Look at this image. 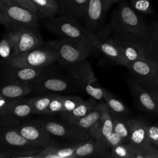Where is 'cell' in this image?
<instances>
[{
	"mask_svg": "<svg viewBox=\"0 0 158 158\" xmlns=\"http://www.w3.org/2000/svg\"><path fill=\"white\" fill-rule=\"evenodd\" d=\"M56 1H57V0H56Z\"/></svg>",
	"mask_w": 158,
	"mask_h": 158,
	"instance_id": "cell-47",
	"label": "cell"
},
{
	"mask_svg": "<svg viewBox=\"0 0 158 158\" xmlns=\"http://www.w3.org/2000/svg\"><path fill=\"white\" fill-rule=\"evenodd\" d=\"M64 112L63 96L57 94L51 101L45 114H60Z\"/></svg>",
	"mask_w": 158,
	"mask_h": 158,
	"instance_id": "cell-33",
	"label": "cell"
},
{
	"mask_svg": "<svg viewBox=\"0 0 158 158\" xmlns=\"http://www.w3.org/2000/svg\"><path fill=\"white\" fill-rule=\"evenodd\" d=\"M149 31L151 36L158 44V21L154 22L149 25Z\"/></svg>",
	"mask_w": 158,
	"mask_h": 158,
	"instance_id": "cell-39",
	"label": "cell"
},
{
	"mask_svg": "<svg viewBox=\"0 0 158 158\" xmlns=\"http://www.w3.org/2000/svg\"><path fill=\"white\" fill-rule=\"evenodd\" d=\"M89 0H66V15L78 19L85 17Z\"/></svg>",
	"mask_w": 158,
	"mask_h": 158,
	"instance_id": "cell-27",
	"label": "cell"
},
{
	"mask_svg": "<svg viewBox=\"0 0 158 158\" xmlns=\"http://www.w3.org/2000/svg\"><path fill=\"white\" fill-rule=\"evenodd\" d=\"M57 1H64V0H57Z\"/></svg>",
	"mask_w": 158,
	"mask_h": 158,
	"instance_id": "cell-46",
	"label": "cell"
},
{
	"mask_svg": "<svg viewBox=\"0 0 158 158\" xmlns=\"http://www.w3.org/2000/svg\"><path fill=\"white\" fill-rule=\"evenodd\" d=\"M67 69L70 75L85 93L96 100L103 99L104 88L99 86L92 67L86 59L70 65Z\"/></svg>",
	"mask_w": 158,
	"mask_h": 158,
	"instance_id": "cell-6",
	"label": "cell"
},
{
	"mask_svg": "<svg viewBox=\"0 0 158 158\" xmlns=\"http://www.w3.org/2000/svg\"><path fill=\"white\" fill-rule=\"evenodd\" d=\"M133 77L149 91L158 89V65L148 60H136L126 64Z\"/></svg>",
	"mask_w": 158,
	"mask_h": 158,
	"instance_id": "cell-9",
	"label": "cell"
},
{
	"mask_svg": "<svg viewBox=\"0 0 158 158\" xmlns=\"http://www.w3.org/2000/svg\"><path fill=\"white\" fill-rule=\"evenodd\" d=\"M106 1L111 6L112 4L117 2L118 0H106Z\"/></svg>",
	"mask_w": 158,
	"mask_h": 158,
	"instance_id": "cell-44",
	"label": "cell"
},
{
	"mask_svg": "<svg viewBox=\"0 0 158 158\" xmlns=\"http://www.w3.org/2000/svg\"><path fill=\"white\" fill-rule=\"evenodd\" d=\"M110 157L132 158V156L127 143H123L110 149Z\"/></svg>",
	"mask_w": 158,
	"mask_h": 158,
	"instance_id": "cell-32",
	"label": "cell"
},
{
	"mask_svg": "<svg viewBox=\"0 0 158 158\" xmlns=\"http://www.w3.org/2000/svg\"><path fill=\"white\" fill-rule=\"evenodd\" d=\"M13 49L10 39L7 34L0 41V56L1 59H7L12 56Z\"/></svg>",
	"mask_w": 158,
	"mask_h": 158,
	"instance_id": "cell-35",
	"label": "cell"
},
{
	"mask_svg": "<svg viewBox=\"0 0 158 158\" xmlns=\"http://www.w3.org/2000/svg\"><path fill=\"white\" fill-rule=\"evenodd\" d=\"M113 131L120 136L125 143L128 142L130 131L125 121L114 117V127Z\"/></svg>",
	"mask_w": 158,
	"mask_h": 158,
	"instance_id": "cell-31",
	"label": "cell"
},
{
	"mask_svg": "<svg viewBox=\"0 0 158 158\" xmlns=\"http://www.w3.org/2000/svg\"><path fill=\"white\" fill-rule=\"evenodd\" d=\"M4 126L6 127V118L3 112L0 110V127H4Z\"/></svg>",
	"mask_w": 158,
	"mask_h": 158,
	"instance_id": "cell-42",
	"label": "cell"
},
{
	"mask_svg": "<svg viewBox=\"0 0 158 158\" xmlns=\"http://www.w3.org/2000/svg\"><path fill=\"white\" fill-rule=\"evenodd\" d=\"M146 136L149 143L158 148V125L148 123Z\"/></svg>",
	"mask_w": 158,
	"mask_h": 158,
	"instance_id": "cell-37",
	"label": "cell"
},
{
	"mask_svg": "<svg viewBox=\"0 0 158 158\" xmlns=\"http://www.w3.org/2000/svg\"><path fill=\"white\" fill-rule=\"evenodd\" d=\"M97 103L96 99L91 98L87 101L81 102L71 111L60 113L61 117L67 122L77 120L86 115Z\"/></svg>",
	"mask_w": 158,
	"mask_h": 158,
	"instance_id": "cell-25",
	"label": "cell"
},
{
	"mask_svg": "<svg viewBox=\"0 0 158 158\" xmlns=\"http://www.w3.org/2000/svg\"><path fill=\"white\" fill-rule=\"evenodd\" d=\"M113 113L106 104L101 117L88 130L90 138L99 140L105 144L106 139L113 131Z\"/></svg>",
	"mask_w": 158,
	"mask_h": 158,
	"instance_id": "cell-18",
	"label": "cell"
},
{
	"mask_svg": "<svg viewBox=\"0 0 158 158\" xmlns=\"http://www.w3.org/2000/svg\"><path fill=\"white\" fill-rule=\"evenodd\" d=\"M110 6L106 0H89L85 17V28L96 34L106 12Z\"/></svg>",
	"mask_w": 158,
	"mask_h": 158,
	"instance_id": "cell-17",
	"label": "cell"
},
{
	"mask_svg": "<svg viewBox=\"0 0 158 158\" xmlns=\"http://www.w3.org/2000/svg\"><path fill=\"white\" fill-rule=\"evenodd\" d=\"M0 1L3 2L4 3H6V4H12V2L10 0H0Z\"/></svg>",
	"mask_w": 158,
	"mask_h": 158,
	"instance_id": "cell-45",
	"label": "cell"
},
{
	"mask_svg": "<svg viewBox=\"0 0 158 158\" xmlns=\"http://www.w3.org/2000/svg\"><path fill=\"white\" fill-rule=\"evenodd\" d=\"M96 48L112 62L117 65L125 66L126 62L122 57L119 48L115 43L112 38L104 40L99 38Z\"/></svg>",
	"mask_w": 158,
	"mask_h": 158,
	"instance_id": "cell-22",
	"label": "cell"
},
{
	"mask_svg": "<svg viewBox=\"0 0 158 158\" xmlns=\"http://www.w3.org/2000/svg\"><path fill=\"white\" fill-rule=\"evenodd\" d=\"M10 1L14 4L18 5L19 6L25 7V8L36 13V14H38L35 6H34V4L31 2V1L30 0H10Z\"/></svg>",
	"mask_w": 158,
	"mask_h": 158,
	"instance_id": "cell-38",
	"label": "cell"
},
{
	"mask_svg": "<svg viewBox=\"0 0 158 158\" xmlns=\"http://www.w3.org/2000/svg\"><path fill=\"white\" fill-rule=\"evenodd\" d=\"M46 25L51 32L62 38L82 42L96 48L99 36L88 31L72 16L65 14L53 18L47 22Z\"/></svg>",
	"mask_w": 158,
	"mask_h": 158,
	"instance_id": "cell-2",
	"label": "cell"
},
{
	"mask_svg": "<svg viewBox=\"0 0 158 158\" xmlns=\"http://www.w3.org/2000/svg\"><path fill=\"white\" fill-rule=\"evenodd\" d=\"M31 86L32 91L39 93L59 94L72 90V83L67 78L46 72Z\"/></svg>",
	"mask_w": 158,
	"mask_h": 158,
	"instance_id": "cell-11",
	"label": "cell"
},
{
	"mask_svg": "<svg viewBox=\"0 0 158 158\" xmlns=\"http://www.w3.org/2000/svg\"><path fill=\"white\" fill-rule=\"evenodd\" d=\"M20 134L33 146L43 149L51 142V135L45 128L43 122L33 120L15 127Z\"/></svg>",
	"mask_w": 158,
	"mask_h": 158,
	"instance_id": "cell-12",
	"label": "cell"
},
{
	"mask_svg": "<svg viewBox=\"0 0 158 158\" xmlns=\"http://www.w3.org/2000/svg\"><path fill=\"white\" fill-rule=\"evenodd\" d=\"M110 157L109 149L101 141L93 138L84 140L75 151L73 158Z\"/></svg>",
	"mask_w": 158,
	"mask_h": 158,
	"instance_id": "cell-19",
	"label": "cell"
},
{
	"mask_svg": "<svg viewBox=\"0 0 158 158\" xmlns=\"http://www.w3.org/2000/svg\"><path fill=\"white\" fill-rule=\"evenodd\" d=\"M131 7L138 12L149 14L152 12L150 0H131Z\"/></svg>",
	"mask_w": 158,
	"mask_h": 158,
	"instance_id": "cell-34",
	"label": "cell"
},
{
	"mask_svg": "<svg viewBox=\"0 0 158 158\" xmlns=\"http://www.w3.org/2000/svg\"><path fill=\"white\" fill-rule=\"evenodd\" d=\"M149 92L151 93V94H152V96H153V98H154V99L156 100V101L158 104V89L152 90V91H151Z\"/></svg>",
	"mask_w": 158,
	"mask_h": 158,
	"instance_id": "cell-43",
	"label": "cell"
},
{
	"mask_svg": "<svg viewBox=\"0 0 158 158\" xmlns=\"http://www.w3.org/2000/svg\"><path fill=\"white\" fill-rule=\"evenodd\" d=\"M35 6L38 14L43 17H51L57 12L59 6L56 0H30Z\"/></svg>",
	"mask_w": 158,
	"mask_h": 158,
	"instance_id": "cell-28",
	"label": "cell"
},
{
	"mask_svg": "<svg viewBox=\"0 0 158 158\" xmlns=\"http://www.w3.org/2000/svg\"><path fill=\"white\" fill-rule=\"evenodd\" d=\"M127 85L138 106L146 112L158 115V104L151 93L134 77L127 79Z\"/></svg>",
	"mask_w": 158,
	"mask_h": 158,
	"instance_id": "cell-14",
	"label": "cell"
},
{
	"mask_svg": "<svg viewBox=\"0 0 158 158\" xmlns=\"http://www.w3.org/2000/svg\"><path fill=\"white\" fill-rule=\"evenodd\" d=\"M112 39L119 48L126 64L142 59L158 65V44L151 36L150 31L147 35L115 33Z\"/></svg>",
	"mask_w": 158,
	"mask_h": 158,
	"instance_id": "cell-1",
	"label": "cell"
},
{
	"mask_svg": "<svg viewBox=\"0 0 158 158\" xmlns=\"http://www.w3.org/2000/svg\"><path fill=\"white\" fill-rule=\"evenodd\" d=\"M56 60L55 52L48 47H38L28 51L0 59V68L7 66L46 68Z\"/></svg>",
	"mask_w": 158,
	"mask_h": 158,
	"instance_id": "cell-5",
	"label": "cell"
},
{
	"mask_svg": "<svg viewBox=\"0 0 158 158\" xmlns=\"http://www.w3.org/2000/svg\"><path fill=\"white\" fill-rule=\"evenodd\" d=\"M44 45L55 52L56 60L65 67L86 59L96 49L92 45L62 38L49 41Z\"/></svg>",
	"mask_w": 158,
	"mask_h": 158,
	"instance_id": "cell-3",
	"label": "cell"
},
{
	"mask_svg": "<svg viewBox=\"0 0 158 158\" xmlns=\"http://www.w3.org/2000/svg\"><path fill=\"white\" fill-rule=\"evenodd\" d=\"M57 94H44L42 96L27 98L35 114H45L51 101Z\"/></svg>",
	"mask_w": 158,
	"mask_h": 158,
	"instance_id": "cell-29",
	"label": "cell"
},
{
	"mask_svg": "<svg viewBox=\"0 0 158 158\" xmlns=\"http://www.w3.org/2000/svg\"><path fill=\"white\" fill-rule=\"evenodd\" d=\"M0 10L9 23V29L25 27L34 30L38 26L37 14L25 7L0 1Z\"/></svg>",
	"mask_w": 158,
	"mask_h": 158,
	"instance_id": "cell-8",
	"label": "cell"
},
{
	"mask_svg": "<svg viewBox=\"0 0 158 158\" xmlns=\"http://www.w3.org/2000/svg\"><path fill=\"white\" fill-rule=\"evenodd\" d=\"M83 141L67 146L57 145L55 143L50 142L46 147L35 154L33 158H73L75 151Z\"/></svg>",
	"mask_w": 158,
	"mask_h": 158,
	"instance_id": "cell-20",
	"label": "cell"
},
{
	"mask_svg": "<svg viewBox=\"0 0 158 158\" xmlns=\"http://www.w3.org/2000/svg\"><path fill=\"white\" fill-rule=\"evenodd\" d=\"M6 34L12 46V56L44 45V43L31 28L25 27L10 28Z\"/></svg>",
	"mask_w": 158,
	"mask_h": 158,
	"instance_id": "cell-10",
	"label": "cell"
},
{
	"mask_svg": "<svg viewBox=\"0 0 158 158\" xmlns=\"http://www.w3.org/2000/svg\"><path fill=\"white\" fill-rule=\"evenodd\" d=\"M39 149L22 136L14 127L0 130V154L13 157L17 153Z\"/></svg>",
	"mask_w": 158,
	"mask_h": 158,
	"instance_id": "cell-7",
	"label": "cell"
},
{
	"mask_svg": "<svg viewBox=\"0 0 158 158\" xmlns=\"http://www.w3.org/2000/svg\"><path fill=\"white\" fill-rule=\"evenodd\" d=\"M32 91L30 85L9 83L0 85V96L9 99L23 98Z\"/></svg>",
	"mask_w": 158,
	"mask_h": 158,
	"instance_id": "cell-24",
	"label": "cell"
},
{
	"mask_svg": "<svg viewBox=\"0 0 158 158\" xmlns=\"http://www.w3.org/2000/svg\"><path fill=\"white\" fill-rule=\"evenodd\" d=\"M83 101V99L78 96H63L64 112H67L71 111Z\"/></svg>",
	"mask_w": 158,
	"mask_h": 158,
	"instance_id": "cell-36",
	"label": "cell"
},
{
	"mask_svg": "<svg viewBox=\"0 0 158 158\" xmlns=\"http://www.w3.org/2000/svg\"><path fill=\"white\" fill-rule=\"evenodd\" d=\"M103 99L109 109L114 114H128L129 110L120 100L115 98L109 91L104 88Z\"/></svg>",
	"mask_w": 158,
	"mask_h": 158,
	"instance_id": "cell-30",
	"label": "cell"
},
{
	"mask_svg": "<svg viewBox=\"0 0 158 158\" xmlns=\"http://www.w3.org/2000/svg\"><path fill=\"white\" fill-rule=\"evenodd\" d=\"M10 100L11 99H9L0 96V110L2 111L3 113L5 111L6 109L7 108Z\"/></svg>",
	"mask_w": 158,
	"mask_h": 158,
	"instance_id": "cell-40",
	"label": "cell"
},
{
	"mask_svg": "<svg viewBox=\"0 0 158 158\" xmlns=\"http://www.w3.org/2000/svg\"><path fill=\"white\" fill-rule=\"evenodd\" d=\"M106 106V103H97L86 115L80 118L69 123L75 125L81 130L88 132L89 129L101 117Z\"/></svg>",
	"mask_w": 158,
	"mask_h": 158,
	"instance_id": "cell-23",
	"label": "cell"
},
{
	"mask_svg": "<svg viewBox=\"0 0 158 158\" xmlns=\"http://www.w3.org/2000/svg\"><path fill=\"white\" fill-rule=\"evenodd\" d=\"M4 114L6 127L17 126L21 121L35 114L27 98H23L11 99Z\"/></svg>",
	"mask_w": 158,
	"mask_h": 158,
	"instance_id": "cell-15",
	"label": "cell"
},
{
	"mask_svg": "<svg viewBox=\"0 0 158 158\" xmlns=\"http://www.w3.org/2000/svg\"><path fill=\"white\" fill-rule=\"evenodd\" d=\"M44 126L51 135L67 139L86 140L90 138L88 131H84L69 122H60L53 120L43 121Z\"/></svg>",
	"mask_w": 158,
	"mask_h": 158,
	"instance_id": "cell-16",
	"label": "cell"
},
{
	"mask_svg": "<svg viewBox=\"0 0 158 158\" xmlns=\"http://www.w3.org/2000/svg\"><path fill=\"white\" fill-rule=\"evenodd\" d=\"M132 158H158V148L150 144H133L126 143Z\"/></svg>",
	"mask_w": 158,
	"mask_h": 158,
	"instance_id": "cell-26",
	"label": "cell"
},
{
	"mask_svg": "<svg viewBox=\"0 0 158 158\" xmlns=\"http://www.w3.org/2000/svg\"><path fill=\"white\" fill-rule=\"evenodd\" d=\"M125 122L130 131L128 143L136 145L149 144L146 136L148 123L139 118H128L125 120Z\"/></svg>",
	"mask_w": 158,
	"mask_h": 158,
	"instance_id": "cell-21",
	"label": "cell"
},
{
	"mask_svg": "<svg viewBox=\"0 0 158 158\" xmlns=\"http://www.w3.org/2000/svg\"><path fill=\"white\" fill-rule=\"evenodd\" d=\"M0 24H2L3 25H4L6 27H7V28H9V23L7 22V21L6 20V19H5L3 14L2 13V12L0 10Z\"/></svg>",
	"mask_w": 158,
	"mask_h": 158,
	"instance_id": "cell-41",
	"label": "cell"
},
{
	"mask_svg": "<svg viewBox=\"0 0 158 158\" xmlns=\"http://www.w3.org/2000/svg\"><path fill=\"white\" fill-rule=\"evenodd\" d=\"M110 28L115 33L118 34L149 33V25L131 6L123 2L120 4L112 14Z\"/></svg>",
	"mask_w": 158,
	"mask_h": 158,
	"instance_id": "cell-4",
	"label": "cell"
},
{
	"mask_svg": "<svg viewBox=\"0 0 158 158\" xmlns=\"http://www.w3.org/2000/svg\"><path fill=\"white\" fill-rule=\"evenodd\" d=\"M7 82L31 85L46 72L45 68L7 66L0 68Z\"/></svg>",
	"mask_w": 158,
	"mask_h": 158,
	"instance_id": "cell-13",
	"label": "cell"
}]
</instances>
